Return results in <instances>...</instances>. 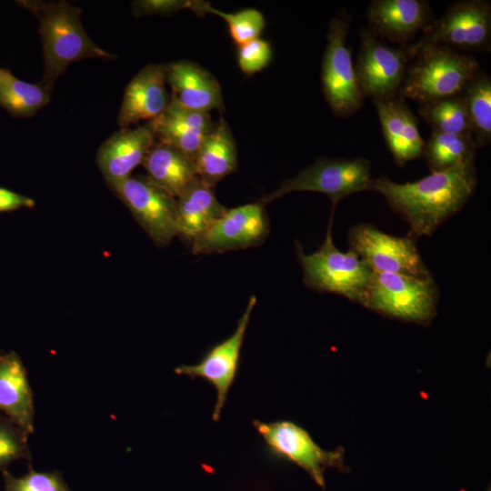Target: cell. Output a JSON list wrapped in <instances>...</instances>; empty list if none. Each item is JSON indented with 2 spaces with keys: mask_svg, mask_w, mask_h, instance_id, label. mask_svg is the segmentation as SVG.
Masks as SVG:
<instances>
[{
  "mask_svg": "<svg viewBox=\"0 0 491 491\" xmlns=\"http://www.w3.org/2000/svg\"><path fill=\"white\" fill-rule=\"evenodd\" d=\"M349 27L350 19L345 11L330 20L321 73L325 98L333 113L343 117L356 113L365 97L346 45Z\"/></svg>",
  "mask_w": 491,
  "mask_h": 491,
  "instance_id": "8",
  "label": "cell"
},
{
  "mask_svg": "<svg viewBox=\"0 0 491 491\" xmlns=\"http://www.w3.org/2000/svg\"><path fill=\"white\" fill-rule=\"evenodd\" d=\"M438 297L433 276L373 271L361 306L386 317L426 326L437 314Z\"/></svg>",
  "mask_w": 491,
  "mask_h": 491,
  "instance_id": "5",
  "label": "cell"
},
{
  "mask_svg": "<svg viewBox=\"0 0 491 491\" xmlns=\"http://www.w3.org/2000/svg\"><path fill=\"white\" fill-rule=\"evenodd\" d=\"M476 149L471 135L432 132L423 155L434 173L475 162Z\"/></svg>",
  "mask_w": 491,
  "mask_h": 491,
  "instance_id": "26",
  "label": "cell"
},
{
  "mask_svg": "<svg viewBox=\"0 0 491 491\" xmlns=\"http://www.w3.org/2000/svg\"><path fill=\"white\" fill-rule=\"evenodd\" d=\"M417 113L432 132L473 136L460 95L420 104Z\"/></svg>",
  "mask_w": 491,
  "mask_h": 491,
  "instance_id": "28",
  "label": "cell"
},
{
  "mask_svg": "<svg viewBox=\"0 0 491 491\" xmlns=\"http://www.w3.org/2000/svg\"><path fill=\"white\" fill-rule=\"evenodd\" d=\"M38 20L44 73L39 84L52 91L68 65L87 58L113 59L115 55L95 45L81 22L82 11L66 1H17Z\"/></svg>",
  "mask_w": 491,
  "mask_h": 491,
  "instance_id": "2",
  "label": "cell"
},
{
  "mask_svg": "<svg viewBox=\"0 0 491 491\" xmlns=\"http://www.w3.org/2000/svg\"><path fill=\"white\" fill-rule=\"evenodd\" d=\"M0 410L28 435L34 433L33 392L15 352L0 354Z\"/></svg>",
  "mask_w": 491,
  "mask_h": 491,
  "instance_id": "21",
  "label": "cell"
},
{
  "mask_svg": "<svg viewBox=\"0 0 491 491\" xmlns=\"http://www.w3.org/2000/svg\"><path fill=\"white\" fill-rule=\"evenodd\" d=\"M152 122L121 128L99 147L96 164L105 183L123 180L142 165L155 143Z\"/></svg>",
  "mask_w": 491,
  "mask_h": 491,
  "instance_id": "17",
  "label": "cell"
},
{
  "mask_svg": "<svg viewBox=\"0 0 491 491\" xmlns=\"http://www.w3.org/2000/svg\"><path fill=\"white\" fill-rule=\"evenodd\" d=\"M142 165L146 176L175 198L197 176L194 159L173 146L157 142Z\"/></svg>",
  "mask_w": 491,
  "mask_h": 491,
  "instance_id": "24",
  "label": "cell"
},
{
  "mask_svg": "<svg viewBox=\"0 0 491 491\" xmlns=\"http://www.w3.org/2000/svg\"><path fill=\"white\" fill-rule=\"evenodd\" d=\"M269 219L261 202L226 211L193 240V254L225 253L261 245L269 234Z\"/></svg>",
  "mask_w": 491,
  "mask_h": 491,
  "instance_id": "12",
  "label": "cell"
},
{
  "mask_svg": "<svg viewBox=\"0 0 491 491\" xmlns=\"http://www.w3.org/2000/svg\"><path fill=\"white\" fill-rule=\"evenodd\" d=\"M256 302V297L251 296L232 336L211 347L196 364L181 365L175 368L177 375L203 378L215 387L216 399L212 414L215 422L220 418L228 391L235 378L242 345Z\"/></svg>",
  "mask_w": 491,
  "mask_h": 491,
  "instance_id": "14",
  "label": "cell"
},
{
  "mask_svg": "<svg viewBox=\"0 0 491 491\" xmlns=\"http://www.w3.org/2000/svg\"><path fill=\"white\" fill-rule=\"evenodd\" d=\"M179 235L194 240L225 211L213 187L197 176L176 197Z\"/></svg>",
  "mask_w": 491,
  "mask_h": 491,
  "instance_id": "23",
  "label": "cell"
},
{
  "mask_svg": "<svg viewBox=\"0 0 491 491\" xmlns=\"http://www.w3.org/2000/svg\"><path fill=\"white\" fill-rule=\"evenodd\" d=\"M335 210H331L326 235L318 250L306 254L296 242L297 260L305 285L319 293H331L362 305L373 271L353 251H340L334 244L332 226Z\"/></svg>",
  "mask_w": 491,
  "mask_h": 491,
  "instance_id": "4",
  "label": "cell"
},
{
  "mask_svg": "<svg viewBox=\"0 0 491 491\" xmlns=\"http://www.w3.org/2000/svg\"><path fill=\"white\" fill-rule=\"evenodd\" d=\"M189 9L197 15L212 14L218 15L227 24L231 38L240 46L258 38L266 22L263 14L254 8H246L235 13H224L205 1H190Z\"/></svg>",
  "mask_w": 491,
  "mask_h": 491,
  "instance_id": "29",
  "label": "cell"
},
{
  "mask_svg": "<svg viewBox=\"0 0 491 491\" xmlns=\"http://www.w3.org/2000/svg\"><path fill=\"white\" fill-rule=\"evenodd\" d=\"M254 426L273 456L300 466L320 487H325L327 468L348 471L342 447L330 451L322 449L305 428L292 421L266 423L255 420Z\"/></svg>",
  "mask_w": 491,
  "mask_h": 491,
  "instance_id": "10",
  "label": "cell"
},
{
  "mask_svg": "<svg viewBox=\"0 0 491 491\" xmlns=\"http://www.w3.org/2000/svg\"><path fill=\"white\" fill-rule=\"evenodd\" d=\"M476 148L491 141V79L480 69L460 94Z\"/></svg>",
  "mask_w": 491,
  "mask_h": 491,
  "instance_id": "27",
  "label": "cell"
},
{
  "mask_svg": "<svg viewBox=\"0 0 491 491\" xmlns=\"http://www.w3.org/2000/svg\"><path fill=\"white\" fill-rule=\"evenodd\" d=\"M414 58L398 93L419 104L460 95L480 69L475 57L446 45L425 46Z\"/></svg>",
  "mask_w": 491,
  "mask_h": 491,
  "instance_id": "3",
  "label": "cell"
},
{
  "mask_svg": "<svg viewBox=\"0 0 491 491\" xmlns=\"http://www.w3.org/2000/svg\"><path fill=\"white\" fill-rule=\"evenodd\" d=\"M349 250L374 272L432 276L416 246V238L389 235L374 225L361 223L348 232Z\"/></svg>",
  "mask_w": 491,
  "mask_h": 491,
  "instance_id": "11",
  "label": "cell"
},
{
  "mask_svg": "<svg viewBox=\"0 0 491 491\" xmlns=\"http://www.w3.org/2000/svg\"><path fill=\"white\" fill-rule=\"evenodd\" d=\"M0 354H1V351H0Z\"/></svg>",
  "mask_w": 491,
  "mask_h": 491,
  "instance_id": "35",
  "label": "cell"
},
{
  "mask_svg": "<svg viewBox=\"0 0 491 491\" xmlns=\"http://www.w3.org/2000/svg\"><path fill=\"white\" fill-rule=\"evenodd\" d=\"M272 56L270 43L258 37L238 46L237 65L245 75H252L265 69Z\"/></svg>",
  "mask_w": 491,
  "mask_h": 491,
  "instance_id": "32",
  "label": "cell"
},
{
  "mask_svg": "<svg viewBox=\"0 0 491 491\" xmlns=\"http://www.w3.org/2000/svg\"><path fill=\"white\" fill-rule=\"evenodd\" d=\"M5 491H71L65 482L61 472H37L28 466V472L21 477H15L2 471Z\"/></svg>",
  "mask_w": 491,
  "mask_h": 491,
  "instance_id": "31",
  "label": "cell"
},
{
  "mask_svg": "<svg viewBox=\"0 0 491 491\" xmlns=\"http://www.w3.org/2000/svg\"><path fill=\"white\" fill-rule=\"evenodd\" d=\"M195 165L197 177L211 187L237 169L235 141L224 118L203 139Z\"/></svg>",
  "mask_w": 491,
  "mask_h": 491,
  "instance_id": "22",
  "label": "cell"
},
{
  "mask_svg": "<svg viewBox=\"0 0 491 491\" xmlns=\"http://www.w3.org/2000/svg\"><path fill=\"white\" fill-rule=\"evenodd\" d=\"M28 434L5 416H0V471L18 459L31 460Z\"/></svg>",
  "mask_w": 491,
  "mask_h": 491,
  "instance_id": "30",
  "label": "cell"
},
{
  "mask_svg": "<svg viewBox=\"0 0 491 491\" xmlns=\"http://www.w3.org/2000/svg\"><path fill=\"white\" fill-rule=\"evenodd\" d=\"M151 122L157 143L173 146L194 160L214 126L208 113L187 109L171 98L165 110Z\"/></svg>",
  "mask_w": 491,
  "mask_h": 491,
  "instance_id": "20",
  "label": "cell"
},
{
  "mask_svg": "<svg viewBox=\"0 0 491 491\" xmlns=\"http://www.w3.org/2000/svg\"><path fill=\"white\" fill-rule=\"evenodd\" d=\"M165 66L172 100L197 112L209 114L224 109L221 86L208 71L190 61H175Z\"/></svg>",
  "mask_w": 491,
  "mask_h": 491,
  "instance_id": "18",
  "label": "cell"
},
{
  "mask_svg": "<svg viewBox=\"0 0 491 491\" xmlns=\"http://www.w3.org/2000/svg\"><path fill=\"white\" fill-rule=\"evenodd\" d=\"M165 66L149 64L127 84L120 105L117 125L128 128L141 121H153L167 107Z\"/></svg>",
  "mask_w": 491,
  "mask_h": 491,
  "instance_id": "16",
  "label": "cell"
},
{
  "mask_svg": "<svg viewBox=\"0 0 491 491\" xmlns=\"http://www.w3.org/2000/svg\"><path fill=\"white\" fill-rule=\"evenodd\" d=\"M477 184L475 162L434 172L415 182L396 183L386 176L373 179L372 190L410 226L414 238L430 236L457 214L473 195Z\"/></svg>",
  "mask_w": 491,
  "mask_h": 491,
  "instance_id": "1",
  "label": "cell"
},
{
  "mask_svg": "<svg viewBox=\"0 0 491 491\" xmlns=\"http://www.w3.org/2000/svg\"><path fill=\"white\" fill-rule=\"evenodd\" d=\"M491 39V5L486 0H464L450 5L416 43L404 47L409 58L425 46L446 45L468 51L487 50Z\"/></svg>",
  "mask_w": 491,
  "mask_h": 491,
  "instance_id": "7",
  "label": "cell"
},
{
  "mask_svg": "<svg viewBox=\"0 0 491 491\" xmlns=\"http://www.w3.org/2000/svg\"><path fill=\"white\" fill-rule=\"evenodd\" d=\"M35 205L34 199L0 186V213L34 208Z\"/></svg>",
  "mask_w": 491,
  "mask_h": 491,
  "instance_id": "34",
  "label": "cell"
},
{
  "mask_svg": "<svg viewBox=\"0 0 491 491\" xmlns=\"http://www.w3.org/2000/svg\"><path fill=\"white\" fill-rule=\"evenodd\" d=\"M355 70L364 95L384 100L396 95L404 82L408 57L404 48H394L367 28L361 32Z\"/></svg>",
  "mask_w": 491,
  "mask_h": 491,
  "instance_id": "13",
  "label": "cell"
},
{
  "mask_svg": "<svg viewBox=\"0 0 491 491\" xmlns=\"http://www.w3.org/2000/svg\"><path fill=\"white\" fill-rule=\"evenodd\" d=\"M386 145L398 165L423 155L425 141L416 116L403 97L374 101Z\"/></svg>",
  "mask_w": 491,
  "mask_h": 491,
  "instance_id": "19",
  "label": "cell"
},
{
  "mask_svg": "<svg viewBox=\"0 0 491 491\" xmlns=\"http://www.w3.org/2000/svg\"><path fill=\"white\" fill-rule=\"evenodd\" d=\"M190 1L179 0H145L132 4L135 17L147 15H170L189 7Z\"/></svg>",
  "mask_w": 491,
  "mask_h": 491,
  "instance_id": "33",
  "label": "cell"
},
{
  "mask_svg": "<svg viewBox=\"0 0 491 491\" xmlns=\"http://www.w3.org/2000/svg\"><path fill=\"white\" fill-rule=\"evenodd\" d=\"M366 15L369 31L406 47L418 33H424L434 21L430 5L425 0H373Z\"/></svg>",
  "mask_w": 491,
  "mask_h": 491,
  "instance_id": "15",
  "label": "cell"
},
{
  "mask_svg": "<svg viewBox=\"0 0 491 491\" xmlns=\"http://www.w3.org/2000/svg\"><path fill=\"white\" fill-rule=\"evenodd\" d=\"M51 91L16 77L0 67V107L14 117H31L50 102Z\"/></svg>",
  "mask_w": 491,
  "mask_h": 491,
  "instance_id": "25",
  "label": "cell"
},
{
  "mask_svg": "<svg viewBox=\"0 0 491 491\" xmlns=\"http://www.w3.org/2000/svg\"><path fill=\"white\" fill-rule=\"evenodd\" d=\"M106 185L125 205L155 245L167 246L179 235L176 198L146 175H130Z\"/></svg>",
  "mask_w": 491,
  "mask_h": 491,
  "instance_id": "9",
  "label": "cell"
},
{
  "mask_svg": "<svg viewBox=\"0 0 491 491\" xmlns=\"http://www.w3.org/2000/svg\"><path fill=\"white\" fill-rule=\"evenodd\" d=\"M373 178L369 160L358 157L318 158L296 176L287 179L281 185L265 195L259 202L270 203L288 193L311 191L324 194L332 202V210L345 197L372 190Z\"/></svg>",
  "mask_w": 491,
  "mask_h": 491,
  "instance_id": "6",
  "label": "cell"
}]
</instances>
